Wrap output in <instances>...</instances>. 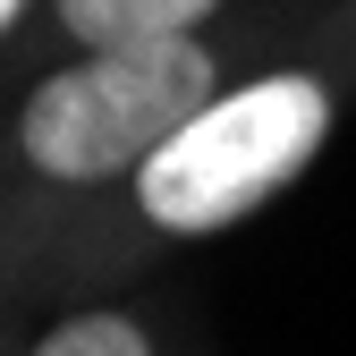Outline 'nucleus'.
I'll list each match as a JSON object with an SVG mask.
<instances>
[{
    "label": "nucleus",
    "mask_w": 356,
    "mask_h": 356,
    "mask_svg": "<svg viewBox=\"0 0 356 356\" xmlns=\"http://www.w3.org/2000/svg\"><path fill=\"white\" fill-rule=\"evenodd\" d=\"M331 119H339V85L323 68L238 76L204 111L178 119V136L127 178V204L153 238H220L314 170V153L331 145Z\"/></svg>",
    "instance_id": "1"
},
{
    "label": "nucleus",
    "mask_w": 356,
    "mask_h": 356,
    "mask_svg": "<svg viewBox=\"0 0 356 356\" xmlns=\"http://www.w3.org/2000/svg\"><path fill=\"white\" fill-rule=\"evenodd\" d=\"M51 17L68 42L111 51V42H170V34H204L220 17V0H51Z\"/></svg>",
    "instance_id": "3"
},
{
    "label": "nucleus",
    "mask_w": 356,
    "mask_h": 356,
    "mask_svg": "<svg viewBox=\"0 0 356 356\" xmlns=\"http://www.w3.org/2000/svg\"><path fill=\"white\" fill-rule=\"evenodd\" d=\"M220 85L229 76L204 34L76 51L51 76H34V94L17 102V153L51 187H127Z\"/></svg>",
    "instance_id": "2"
},
{
    "label": "nucleus",
    "mask_w": 356,
    "mask_h": 356,
    "mask_svg": "<svg viewBox=\"0 0 356 356\" xmlns=\"http://www.w3.org/2000/svg\"><path fill=\"white\" fill-rule=\"evenodd\" d=\"M26 9H34V0H0V42L17 34V17H26Z\"/></svg>",
    "instance_id": "5"
},
{
    "label": "nucleus",
    "mask_w": 356,
    "mask_h": 356,
    "mask_svg": "<svg viewBox=\"0 0 356 356\" xmlns=\"http://www.w3.org/2000/svg\"><path fill=\"white\" fill-rule=\"evenodd\" d=\"M26 356H161V339H153V323L136 305H76V314H60Z\"/></svg>",
    "instance_id": "4"
}]
</instances>
